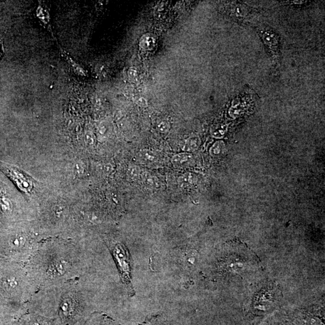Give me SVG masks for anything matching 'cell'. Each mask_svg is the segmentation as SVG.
<instances>
[{
	"instance_id": "12",
	"label": "cell",
	"mask_w": 325,
	"mask_h": 325,
	"mask_svg": "<svg viewBox=\"0 0 325 325\" xmlns=\"http://www.w3.org/2000/svg\"><path fill=\"white\" fill-rule=\"evenodd\" d=\"M143 184L148 188L152 189H157L160 186V181L158 178L154 175L148 173V172H143L141 173L140 177Z\"/></svg>"
},
{
	"instance_id": "11",
	"label": "cell",
	"mask_w": 325,
	"mask_h": 325,
	"mask_svg": "<svg viewBox=\"0 0 325 325\" xmlns=\"http://www.w3.org/2000/svg\"><path fill=\"white\" fill-rule=\"evenodd\" d=\"M75 325H113L111 322L103 316H93L90 319H83Z\"/></svg>"
},
{
	"instance_id": "15",
	"label": "cell",
	"mask_w": 325,
	"mask_h": 325,
	"mask_svg": "<svg viewBox=\"0 0 325 325\" xmlns=\"http://www.w3.org/2000/svg\"><path fill=\"white\" fill-rule=\"evenodd\" d=\"M194 177L192 175L190 174H185L181 175L178 178V183L181 187H187L190 185H192L194 183Z\"/></svg>"
},
{
	"instance_id": "19",
	"label": "cell",
	"mask_w": 325,
	"mask_h": 325,
	"mask_svg": "<svg viewBox=\"0 0 325 325\" xmlns=\"http://www.w3.org/2000/svg\"><path fill=\"white\" fill-rule=\"evenodd\" d=\"M322 323L320 320L317 318H312L308 320L306 322V325H321Z\"/></svg>"
},
{
	"instance_id": "9",
	"label": "cell",
	"mask_w": 325,
	"mask_h": 325,
	"mask_svg": "<svg viewBox=\"0 0 325 325\" xmlns=\"http://www.w3.org/2000/svg\"><path fill=\"white\" fill-rule=\"evenodd\" d=\"M57 47L59 48L60 53L61 54L62 57L65 60V61L67 62V64L71 69V70L78 76L83 77L87 76V71H86L85 69L83 68L82 65H80L79 63H78L76 60H74L72 58V57L70 56V54H69L67 51L63 50L57 42Z\"/></svg>"
},
{
	"instance_id": "3",
	"label": "cell",
	"mask_w": 325,
	"mask_h": 325,
	"mask_svg": "<svg viewBox=\"0 0 325 325\" xmlns=\"http://www.w3.org/2000/svg\"><path fill=\"white\" fill-rule=\"evenodd\" d=\"M258 259L245 244L237 241L227 244L222 266L230 274L245 275L255 271L259 267Z\"/></svg>"
},
{
	"instance_id": "21",
	"label": "cell",
	"mask_w": 325,
	"mask_h": 325,
	"mask_svg": "<svg viewBox=\"0 0 325 325\" xmlns=\"http://www.w3.org/2000/svg\"><path fill=\"white\" fill-rule=\"evenodd\" d=\"M4 53V48L3 45V42L0 41V59L3 56Z\"/></svg>"
},
{
	"instance_id": "8",
	"label": "cell",
	"mask_w": 325,
	"mask_h": 325,
	"mask_svg": "<svg viewBox=\"0 0 325 325\" xmlns=\"http://www.w3.org/2000/svg\"><path fill=\"white\" fill-rule=\"evenodd\" d=\"M17 324L18 325H61L55 319L30 312L22 316L17 321Z\"/></svg>"
},
{
	"instance_id": "1",
	"label": "cell",
	"mask_w": 325,
	"mask_h": 325,
	"mask_svg": "<svg viewBox=\"0 0 325 325\" xmlns=\"http://www.w3.org/2000/svg\"><path fill=\"white\" fill-rule=\"evenodd\" d=\"M88 251L75 238L43 239L25 264L38 290L86 277Z\"/></svg>"
},
{
	"instance_id": "14",
	"label": "cell",
	"mask_w": 325,
	"mask_h": 325,
	"mask_svg": "<svg viewBox=\"0 0 325 325\" xmlns=\"http://www.w3.org/2000/svg\"><path fill=\"white\" fill-rule=\"evenodd\" d=\"M141 157L148 163H154L158 160V155L155 152L149 150V149H143L141 152Z\"/></svg>"
},
{
	"instance_id": "4",
	"label": "cell",
	"mask_w": 325,
	"mask_h": 325,
	"mask_svg": "<svg viewBox=\"0 0 325 325\" xmlns=\"http://www.w3.org/2000/svg\"><path fill=\"white\" fill-rule=\"evenodd\" d=\"M0 171L15 184L20 191L30 194L34 188V180L25 172L13 165L0 161Z\"/></svg>"
},
{
	"instance_id": "10",
	"label": "cell",
	"mask_w": 325,
	"mask_h": 325,
	"mask_svg": "<svg viewBox=\"0 0 325 325\" xmlns=\"http://www.w3.org/2000/svg\"><path fill=\"white\" fill-rule=\"evenodd\" d=\"M250 11L251 9L248 7L242 4L235 3V2H231V3H230V16L232 18L243 21Z\"/></svg>"
},
{
	"instance_id": "5",
	"label": "cell",
	"mask_w": 325,
	"mask_h": 325,
	"mask_svg": "<svg viewBox=\"0 0 325 325\" xmlns=\"http://www.w3.org/2000/svg\"><path fill=\"white\" fill-rule=\"evenodd\" d=\"M110 250L119 270L121 278L126 285H130V272L128 252L125 246L120 243H110Z\"/></svg>"
},
{
	"instance_id": "6",
	"label": "cell",
	"mask_w": 325,
	"mask_h": 325,
	"mask_svg": "<svg viewBox=\"0 0 325 325\" xmlns=\"http://www.w3.org/2000/svg\"><path fill=\"white\" fill-rule=\"evenodd\" d=\"M36 9L35 16L42 27H44L51 34L52 37L55 39L52 30L51 6L50 4L44 1H39Z\"/></svg>"
},
{
	"instance_id": "16",
	"label": "cell",
	"mask_w": 325,
	"mask_h": 325,
	"mask_svg": "<svg viewBox=\"0 0 325 325\" xmlns=\"http://www.w3.org/2000/svg\"><path fill=\"white\" fill-rule=\"evenodd\" d=\"M128 174L131 179L136 180L140 177L141 172L139 167L136 166H129L128 171Z\"/></svg>"
},
{
	"instance_id": "7",
	"label": "cell",
	"mask_w": 325,
	"mask_h": 325,
	"mask_svg": "<svg viewBox=\"0 0 325 325\" xmlns=\"http://www.w3.org/2000/svg\"><path fill=\"white\" fill-rule=\"evenodd\" d=\"M258 31L260 32L261 31V36L262 37L264 44H266V47L268 48L272 59L277 64L280 59L278 37L276 35L274 31L269 29L264 30L262 28H259Z\"/></svg>"
},
{
	"instance_id": "2",
	"label": "cell",
	"mask_w": 325,
	"mask_h": 325,
	"mask_svg": "<svg viewBox=\"0 0 325 325\" xmlns=\"http://www.w3.org/2000/svg\"><path fill=\"white\" fill-rule=\"evenodd\" d=\"M87 277L59 286L40 289L27 304V312L55 319L61 325H75L86 318L91 295Z\"/></svg>"
},
{
	"instance_id": "18",
	"label": "cell",
	"mask_w": 325,
	"mask_h": 325,
	"mask_svg": "<svg viewBox=\"0 0 325 325\" xmlns=\"http://www.w3.org/2000/svg\"><path fill=\"white\" fill-rule=\"evenodd\" d=\"M158 129L159 131L162 133H166L167 132H168L169 129V124L168 122L163 121L160 122L157 126Z\"/></svg>"
},
{
	"instance_id": "13",
	"label": "cell",
	"mask_w": 325,
	"mask_h": 325,
	"mask_svg": "<svg viewBox=\"0 0 325 325\" xmlns=\"http://www.w3.org/2000/svg\"><path fill=\"white\" fill-rule=\"evenodd\" d=\"M191 155L187 153L177 154L174 155L171 159L172 165L176 167H181L186 165L191 160Z\"/></svg>"
},
{
	"instance_id": "20",
	"label": "cell",
	"mask_w": 325,
	"mask_h": 325,
	"mask_svg": "<svg viewBox=\"0 0 325 325\" xmlns=\"http://www.w3.org/2000/svg\"><path fill=\"white\" fill-rule=\"evenodd\" d=\"M137 103L138 105L142 106V107H147L148 106L147 102L143 98H140V99H138Z\"/></svg>"
},
{
	"instance_id": "17",
	"label": "cell",
	"mask_w": 325,
	"mask_h": 325,
	"mask_svg": "<svg viewBox=\"0 0 325 325\" xmlns=\"http://www.w3.org/2000/svg\"><path fill=\"white\" fill-rule=\"evenodd\" d=\"M197 140L194 138H191L186 141V144L184 146V150L186 151H191L193 149L197 147Z\"/></svg>"
}]
</instances>
